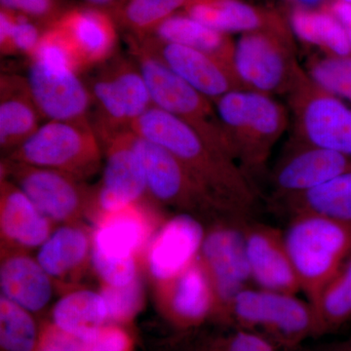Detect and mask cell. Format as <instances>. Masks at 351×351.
I'll return each instance as SVG.
<instances>
[{
	"label": "cell",
	"instance_id": "6da1fadb",
	"mask_svg": "<svg viewBox=\"0 0 351 351\" xmlns=\"http://www.w3.org/2000/svg\"><path fill=\"white\" fill-rule=\"evenodd\" d=\"M130 130L177 157L230 216L248 219L257 195L248 176L228 152L203 138L186 122L156 107L138 117Z\"/></svg>",
	"mask_w": 351,
	"mask_h": 351
},
{
	"label": "cell",
	"instance_id": "9a60e30c",
	"mask_svg": "<svg viewBox=\"0 0 351 351\" xmlns=\"http://www.w3.org/2000/svg\"><path fill=\"white\" fill-rule=\"evenodd\" d=\"M243 237L252 282L258 288L286 294L302 291L280 230L246 219Z\"/></svg>",
	"mask_w": 351,
	"mask_h": 351
},
{
	"label": "cell",
	"instance_id": "ba28073f",
	"mask_svg": "<svg viewBox=\"0 0 351 351\" xmlns=\"http://www.w3.org/2000/svg\"><path fill=\"white\" fill-rule=\"evenodd\" d=\"M300 144L351 157V110L302 68L287 94Z\"/></svg>",
	"mask_w": 351,
	"mask_h": 351
},
{
	"label": "cell",
	"instance_id": "f1b7e54d",
	"mask_svg": "<svg viewBox=\"0 0 351 351\" xmlns=\"http://www.w3.org/2000/svg\"><path fill=\"white\" fill-rule=\"evenodd\" d=\"M279 203L290 216L319 215L351 226V166L317 188Z\"/></svg>",
	"mask_w": 351,
	"mask_h": 351
},
{
	"label": "cell",
	"instance_id": "8fae6325",
	"mask_svg": "<svg viewBox=\"0 0 351 351\" xmlns=\"http://www.w3.org/2000/svg\"><path fill=\"white\" fill-rule=\"evenodd\" d=\"M3 175L55 225L75 223L90 213L94 191L73 176L7 158L1 163Z\"/></svg>",
	"mask_w": 351,
	"mask_h": 351
},
{
	"label": "cell",
	"instance_id": "c3c4849f",
	"mask_svg": "<svg viewBox=\"0 0 351 351\" xmlns=\"http://www.w3.org/2000/svg\"><path fill=\"white\" fill-rule=\"evenodd\" d=\"M343 1H345L346 3L350 4L351 5V0H343Z\"/></svg>",
	"mask_w": 351,
	"mask_h": 351
},
{
	"label": "cell",
	"instance_id": "b9f144b4",
	"mask_svg": "<svg viewBox=\"0 0 351 351\" xmlns=\"http://www.w3.org/2000/svg\"><path fill=\"white\" fill-rule=\"evenodd\" d=\"M34 351H85L84 341L50 323L39 332Z\"/></svg>",
	"mask_w": 351,
	"mask_h": 351
},
{
	"label": "cell",
	"instance_id": "e575fe53",
	"mask_svg": "<svg viewBox=\"0 0 351 351\" xmlns=\"http://www.w3.org/2000/svg\"><path fill=\"white\" fill-rule=\"evenodd\" d=\"M31 62L58 73H80L82 62L69 38L54 25L46 27Z\"/></svg>",
	"mask_w": 351,
	"mask_h": 351
},
{
	"label": "cell",
	"instance_id": "d6986e66",
	"mask_svg": "<svg viewBox=\"0 0 351 351\" xmlns=\"http://www.w3.org/2000/svg\"><path fill=\"white\" fill-rule=\"evenodd\" d=\"M34 103L48 121H84L91 107L90 90L78 73H58L31 62L27 76Z\"/></svg>",
	"mask_w": 351,
	"mask_h": 351
},
{
	"label": "cell",
	"instance_id": "e0dca14e",
	"mask_svg": "<svg viewBox=\"0 0 351 351\" xmlns=\"http://www.w3.org/2000/svg\"><path fill=\"white\" fill-rule=\"evenodd\" d=\"M157 306L176 327L191 329L213 318L215 302L199 256L181 274L154 284Z\"/></svg>",
	"mask_w": 351,
	"mask_h": 351
},
{
	"label": "cell",
	"instance_id": "4316f807",
	"mask_svg": "<svg viewBox=\"0 0 351 351\" xmlns=\"http://www.w3.org/2000/svg\"><path fill=\"white\" fill-rule=\"evenodd\" d=\"M288 20L295 38L318 48L329 56H351V46L345 27L327 8L294 5Z\"/></svg>",
	"mask_w": 351,
	"mask_h": 351
},
{
	"label": "cell",
	"instance_id": "ee69618b",
	"mask_svg": "<svg viewBox=\"0 0 351 351\" xmlns=\"http://www.w3.org/2000/svg\"><path fill=\"white\" fill-rule=\"evenodd\" d=\"M345 27L351 46V5L343 0H330L324 4Z\"/></svg>",
	"mask_w": 351,
	"mask_h": 351
},
{
	"label": "cell",
	"instance_id": "7dc6e473",
	"mask_svg": "<svg viewBox=\"0 0 351 351\" xmlns=\"http://www.w3.org/2000/svg\"><path fill=\"white\" fill-rule=\"evenodd\" d=\"M337 351H351V339L346 343H341Z\"/></svg>",
	"mask_w": 351,
	"mask_h": 351
},
{
	"label": "cell",
	"instance_id": "ac0fdd59",
	"mask_svg": "<svg viewBox=\"0 0 351 351\" xmlns=\"http://www.w3.org/2000/svg\"><path fill=\"white\" fill-rule=\"evenodd\" d=\"M144 202L95 217L93 250L110 258H141L161 223Z\"/></svg>",
	"mask_w": 351,
	"mask_h": 351
},
{
	"label": "cell",
	"instance_id": "5b68a950",
	"mask_svg": "<svg viewBox=\"0 0 351 351\" xmlns=\"http://www.w3.org/2000/svg\"><path fill=\"white\" fill-rule=\"evenodd\" d=\"M230 326L256 332L279 348H295L311 337H317L311 302L295 295L261 288L248 287L237 295Z\"/></svg>",
	"mask_w": 351,
	"mask_h": 351
},
{
	"label": "cell",
	"instance_id": "2e32d148",
	"mask_svg": "<svg viewBox=\"0 0 351 351\" xmlns=\"http://www.w3.org/2000/svg\"><path fill=\"white\" fill-rule=\"evenodd\" d=\"M351 166V157L295 142L274 168L271 177L277 201L317 188Z\"/></svg>",
	"mask_w": 351,
	"mask_h": 351
},
{
	"label": "cell",
	"instance_id": "3957f363",
	"mask_svg": "<svg viewBox=\"0 0 351 351\" xmlns=\"http://www.w3.org/2000/svg\"><path fill=\"white\" fill-rule=\"evenodd\" d=\"M301 290L313 301L351 255V226L313 214L291 216L283 233Z\"/></svg>",
	"mask_w": 351,
	"mask_h": 351
},
{
	"label": "cell",
	"instance_id": "8d00e7d4",
	"mask_svg": "<svg viewBox=\"0 0 351 351\" xmlns=\"http://www.w3.org/2000/svg\"><path fill=\"white\" fill-rule=\"evenodd\" d=\"M99 292L107 306L110 324L131 322L144 307L145 287L141 277L124 286L101 284Z\"/></svg>",
	"mask_w": 351,
	"mask_h": 351
},
{
	"label": "cell",
	"instance_id": "5bb4252c",
	"mask_svg": "<svg viewBox=\"0 0 351 351\" xmlns=\"http://www.w3.org/2000/svg\"><path fill=\"white\" fill-rule=\"evenodd\" d=\"M204 235L205 228L193 215L180 213L163 221L144 254L154 285L173 278L195 262Z\"/></svg>",
	"mask_w": 351,
	"mask_h": 351
},
{
	"label": "cell",
	"instance_id": "9c48e42d",
	"mask_svg": "<svg viewBox=\"0 0 351 351\" xmlns=\"http://www.w3.org/2000/svg\"><path fill=\"white\" fill-rule=\"evenodd\" d=\"M245 221L237 218L215 219L205 230L199 253L213 290V319L228 326L233 302L252 282L245 253Z\"/></svg>",
	"mask_w": 351,
	"mask_h": 351
},
{
	"label": "cell",
	"instance_id": "1f68e13d",
	"mask_svg": "<svg viewBox=\"0 0 351 351\" xmlns=\"http://www.w3.org/2000/svg\"><path fill=\"white\" fill-rule=\"evenodd\" d=\"M186 0H125L113 18L129 36L143 38L182 11Z\"/></svg>",
	"mask_w": 351,
	"mask_h": 351
},
{
	"label": "cell",
	"instance_id": "603a6c76",
	"mask_svg": "<svg viewBox=\"0 0 351 351\" xmlns=\"http://www.w3.org/2000/svg\"><path fill=\"white\" fill-rule=\"evenodd\" d=\"M54 281L27 251L1 249L0 288L2 297L32 313L48 306Z\"/></svg>",
	"mask_w": 351,
	"mask_h": 351
},
{
	"label": "cell",
	"instance_id": "60d3db41",
	"mask_svg": "<svg viewBox=\"0 0 351 351\" xmlns=\"http://www.w3.org/2000/svg\"><path fill=\"white\" fill-rule=\"evenodd\" d=\"M85 351H132L134 341L121 325L107 324L84 341Z\"/></svg>",
	"mask_w": 351,
	"mask_h": 351
},
{
	"label": "cell",
	"instance_id": "d590c367",
	"mask_svg": "<svg viewBox=\"0 0 351 351\" xmlns=\"http://www.w3.org/2000/svg\"><path fill=\"white\" fill-rule=\"evenodd\" d=\"M306 71L323 89L351 101V56L313 55Z\"/></svg>",
	"mask_w": 351,
	"mask_h": 351
},
{
	"label": "cell",
	"instance_id": "d6a6232c",
	"mask_svg": "<svg viewBox=\"0 0 351 351\" xmlns=\"http://www.w3.org/2000/svg\"><path fill=\"white\" fill-rule=\"evenodd\" d=\"M107 63L106 71L119 88L132 125L154 107L147 82L133 59L112 57Z\"/></svg>",
	"mask_w": 351,
	"mask_h": 351
},
{
	"label": "cell",
	"instance_id": "8992f818",
	"mask_svg": "<svg viewBox=\"0 0 351 351\" xmlns=\"http://www.w3.org/2000/svg\"><path fill=\"white\" fill-rule=\"evenodd\" d=\"M128 46L132 59L137 64L147 82L154 107L186 122L203 138L232 156L213 101L129 36Z\"/></svg>",
	"mask_w": 351,
	"mask_h": 351
},
{
	"label": "cell",
	"instance_id": "4dcf8cb0",
	"mask_svg": "<svg viewBox=\"0 0 351 351\" xmlns=\"http://www.w3.org/2000/svg\"><path fill=\"white\" fill-rule=\"evenodd\" d=\"M90 86L92 104L96 108L92 127L103 145L114 136L130 130L131 122L119 88L105 68Z\"/></svg>",
	"mask_w": 351,
	"mask_h": 351
},
{
	"label": "cell",
	"instance_id": "7c38bea8",
	"mask_svg": "<svg viewBox=\"0 0 351 351\" xmlns=\"http://www.w3.org/2000/svg\"><path fill=\"white\" fill-rule=\"evenodd\" d=\"M106 163L100 186L93 193L89 215L117 211L136 203L144 202L149 195L147 180L128 130L103 145Z\"/></svg>",
	"mask_w": 351,
	"mask_h": 351
},
{
	"label": "cell",
	"instance_id": "30bf717a",
	"mask_svg": "<svg viewBox=\"0 0 351 351\" xmlns=\"http://www.w3.org/2000/svg\"><path fill=\"white\" fill-rule=\"evenodd\" d=\"M132 144L137 152L154 202L176 208L196 218H234L226 212L196 182L184 164L161 145L132 132Z\"/></svg>",
	"mask_w": 351,
	"mask_h": 351
},
{
	"label": "cell",
	"instance_id": "83f0119b",
	"mask_svg": "<svg viewBox=\"0 0 351 351\" xmlns=\"http://www.w3.org/2000/svg\"><path fill=\"white\" fill-rule=\"evenodd\" d=\"M52 323L83 341L110 324L100 292L88 289H73L64 293L53 307Z\"/></svg>",
	"mask_w": 351,
	"mask_h": 351
},
{
	"label": "cell",
	"instance_id": "74e56055",
	"mask_svg": "<svg viewBox=\"0 0 351 351\" xmlns=\"http://www.w3.org/2000/svg\"><path fill=\"white\" fill-rule=\"evenodd\" d=\"M141 258H110L92 249L91 265L101 284L124 286L140 277Z\"/></svg>",
	"mask_w": 351,
	"mask_h": 351
},
{
	"label": "cell",
	"instance_id": "44dd1931",
	"mask_svg": "<svg viewBox=\"0 0 351 351\" xmlns=\"http://www.w3.org/2000/svg\"><path fill=\"white\" fill-rule=\"evenodd\" d=\"M182 12L225 34L291 29L288 16L243 0H186Z\"/></svg>",
	"mask_w": 351,
	"mask_h": 351
},
{
	"label": "cell",
	"instance_id": "ab89813d",
	"mask_svg": "<svg viewBox=\"0 0 351 351\" xmlns=\"http://www.w3.org/2000/svg\"><path fill=\"white\" fill-rule=\"evenodd\" d=\"M45 29V27L36 21L17 12L11 40L10 55H25L31 59L38 48Z\"/></svg>",
	"mask_w": 351,
	"mask_h": 351
},
{
	"label": "cell",
	"instance_id": "681fc988",
	"mask_svg": "<svg viewBox=\"0 0 351 351\" xmlns=\"http://www.w3.org/2000/svg\"><path fill=\"white\" fill-rule=\"evenodd\" d=\"M285 1H287V2H291V3H292V2H293V0H285Z\"/></svg>",
	"mask_w": 351,
	"mask_h": 351
},
{
	"label": "cell",
	"instance_id": "7402d4cb",
	"mask_svg": "<svg viewBox=\"0 0 351 351\" xmlns=\"http://www.w3.org/2000/svg\"><path fill=\"white\" fill-rule=\"evenodd\" d=\"M55 223L13 182H0L1 249L29 251L39 248L54 230Z\"/></svg>",
	"mask_w": 351,
	"mask_h": 351
},
{
	"label": "cell",
	"instance_id": "bcb514c9",
	"mask_svg": "<svg viewBox=\"0 0 351 351\" xmlns=\"http://www.w3.org/2000/svg\"><path fill=\"white\" fill-rule=\"evenodd\" d=\"M330 0H293L294 5L307 7V8H319Z\"/></svg>",
	"mask_w": 351,
	"mask_h": 351
},
{
	"label": "cell",
	"instance_id": "f546056e",
	"mask_svg": "<svg viewBox=\"0 0 351 351\" xmlns=\"http://www.w3.org/2000/svg\"><path fill=\"white\" fill-rule=\"evenodd\" d=\"M311 302L317 336L337 331L351 321V255Z\"/></svg>",
	"mask_w": 351,
	"mask_h": 351
},
{
	"label": "cell",
	"instance_id": "277c9868",
	"mask_svg": "<svg viewBox=\"0 0 351 351\" xmlns=\"http://www.w3.org/2000/svg\"><path fill=\"white\" fill-rule=\"evenodd\" d=\"M101 147L89 120L48 121L7 159L58 171L85 182L101 169Z\"/></svg>",
	"mask_w": 351,
	"mask_h": 351
},
{
	"label": "cell",
	"instance_id": "f35d334b",
	"mask_svg": "<svg viewBox=\"0 0 351 351\" xmlns=\"http://www.w3.org/2000/svg\"><path fill=\"white\" fill-rule=\"evenodd\" d=\"M2 8L15 11L47 27L66 10L63 0H0Z\"/></svg>",
	"mask_w": 351,
	"mask_h": 351
},
{
	"label": "cell",
	"instance_id": "836d02e7",
	"mask_svg": "<svg viewBox=\"0 0 351 351\" xmlns=\"http://www.w3.org/2000/svg\"><path fill=\"white\" fill-rule=\"evenodd\" d=\"M39 332L31 311L0 297V345L4 351H34Z\"/></svg>",
	"mask_w": 351,
	"mask_h": 351
},
{
	"label": "cell",
	"instance_id": "7a4b0ae2",
	"mask_svg": "<svg viewBox=\"0 0 351 351\" xmlns=\"http://www.w3.org/2000/svg\"><path fill=\"white\" fill-rule=\"evenodd\" d=\"M214 105L233 158L247 176L260 172L287 128L285 108L248 90L230 92Z\"/></svg>",
	"mask_w": 351,
	"mask_h": 351
},
{
	"label": "cell",
	"instance_id": "ffe728a7",
	"mask_svg": "<svg viewBox=\"0 0 351 351\" xmlns=\"http://www.w3.org/2000/svg\"><path fill=\"white\" fill-rule=\"evenodd\" d=\"M73 44L83 69L106 64L114 56L119 25L112 15L91 6L68 8L52 25Z\"/></svg>",
	"mask_w": 351,
	"mask_h": 351
},
{
	"label": "cell",
	"instance_id": "d4e9b609",
	"mask_svg": "<svg viewBox=\"0 0 351 351\" xmlns=\"http://www.w3.org/2000/svg\"><path fill=\"white\" fill-rule=\"evenodd\" d=\"M39 112L27 78L2 75L0 80V147L10 154L38 130Z\"/></svg>",
	"mask_w": 351,
	"mask_h": 351
},
{
	"label": "cell",
	"instance_id": "7bdbcfd3",
	"mask_svg": "<svg viewBox=\"0 0 351 351\" xmlns=\"http://www.w3.org/2000/svg\"><path fill=\"white\" fill-rule=\"evenodd\" d=\"M17 12L0 7V51L2 55H10L11 40Z\"/></svg>",
	"mask_w": 351,
	"mask_h": 351
},
{
	"label": "cell",
	"instance_id": "4fadbf2b",
	"mask_svg": "<svg viewBox=\"0 0 351 351\" xmlns=\"http://www.w3.org/2000/svg\"><path fill=\"white\" fill-rule=\"evenodd\" d=\"M129 38L213 103L230 92L246 90L234 68L216 58L154 36Z\"/></svg>",
	"mask_w": 351,
	"mask_h": 351
},
{
	"label": "cell",
	"instance_id": "52a82bcc",
	"mask_svg": "<svg viewBox=\"0 0 351 351\" xmlns=\"http://www.w3.org/2000/svg\"><path fill=\"white\" fill-rule=\"evenodd\" d=\"M234 69L248 91L287 95L302 69L292 29L241 34L235 43Z\"/></svg>",
	"mask_w": 351,
	"mask_h": 351
},
{
	"label": "cell",
	"instance_id": "484cf974",
	"mask_svg": "<svg viewBox=\"0 0 351 351\" xmlns=\"http://www.w3.org/2000/svg\"><path fill=\"white\" fill-rule=\"evenodd\" d=\"M149 36L193 48L234 68L235 41L230 34L216 31L182 11L164 21Z\"/></svg>",
	"mask_w": 351,
	"mask_h": 351
},
{
	"label": "cell",
	"instance_id": "cb8c5ba5",
	"mask_svg": "<svg viewBox=\"0 0 351 351\" xmlns=\"http://www.w3.org/2000/svg\"><path fill=\"white\" fill-rule=\"evenodd\" d=\"M92 248V230L80 221L64 223L39 247L36 260L55 284L66 285L91 263Z\"/></svg>",
	"mask_w": 351,
	"mask_h": 351
},
{
	"label": "cell",
	"instance_id": "f6af8a7d",
	"mask_svg": "<svg viewBox=\"0 0 351 351\" xmlns=\"http://www.w3.org/2000/svg\"><path fill=\"white\" fill-rule=\"evenodd\" d=\"M124 1L125 0H85L88 6L106 11L112 16L119 10Z\"/></svg>",
	"mask_w": 351,
	"mask_h": 351
}]
</instances>
